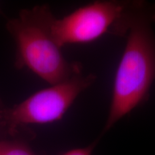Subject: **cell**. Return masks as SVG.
I'll return each mask as SVG.
<instances>
[{"label":"cell","instance_id":"cell-1","mask_svg":"<svg viewBox=\"0 0 155 155\" xmlns=\"http://www.w3.org/2000/svg\"><path fill=\"white\" fill-rule=\"evenodd\" d=\"M155 4L141 1L126 35L102 134L147 99L155 81Z\"/></svg>","mask_w":155,"mask_h":155},{"label":"cell","instance_id":"cell-2","mask_svg":"<svg viewBox=\"0 0 155 155\" xmlns=\"http://www.w3.org/2000/svg\"><path fill=\"white\" fill-rule=\"evenodd\" d=\"M53 15L48 5L23 9L9 19L7 28L16 45V65L26 68L39 78L54 85L82 73V67L64 57L50 31Z\"/></svg>","mask_w":155,"mask_h":155},{"label":"cell","instance_id":"cell-3","mask_svg":"<svg viewBox=\"0 0 155 155\" xmlns=\"http://www.w3.org/2000/svg\"><path fill=\"white\" fill-rule=\"evenodd\" d=\"M133 1H95L62 18L53 16L50 31L61 48L67 45L94 42L106 34L124 38L126 24Z\"/></svg>","mask_w":155,"mask_h":155},{"label":"cell","instance_id":"cell-4","mask_svg":"<svg viewBox=\"0 0 155 155\" xmlns=\"http://www.w3.org/2000/svg\"><path fill=\"white\" fill-rule=\"evenodd\" d=\"M96 75L81 74L38 91L10 108L3 109L1 121L10 129L29 124H47L61 120L79 95L90 88Z\"/></svg>","mask_w":155,"mask_h":155},{"label":"cell","instance_id":"cell-5","mask_svg":"<svg viewBox=\"0 0 155 155\" xmlns=\"http://www.w3.org/2000/svg\"><path fill=\"white\" fill-rule=\"evenodd\" d=\"M0 155H37L24 143L17 141H0Z\"/></svg>","mask_w":155,"mask_h":155},{"label":"cell","instance_id":"cell-6","mask_svg":"<svg viewBox=\"0 0 155 155\" xmlns=\"http://www.w3.org/2000/svg\"><path fill=\"white\" fill-rule=\"evenodd\" d=\"M98 139H96L88 146L81 147V148L73 149V150L64 153L63 155H92L93 152H94L95 147L98 144Z\"/></svg>","mask_w":155,"mask_h":155},{"label":"cell","instance_id":"cell-7","mask_svg":"<svg viewBox=\"0 0 155 155\" xmlns=\"http://www.w3.org/2000/svg\"><path fill=\"white\" fill-rule=\"evenodd\" d=\"M2 110L3 109H0V121L2 119Z\"/></svg>","mask_w":155,"mask_h":155},{"label":"cell","instance_id":"cell-8","mask_svg":"<svg viewBox=\"0 0 155 155\" xmlns=\"http://www.w3.org/2000/svg\"><path fill=\"white\" fill-rule=\"evenodd\" d=\"M0 12H1V7H0Z\"/></svg>","mask_w":155,"mask_h":155}]
</instances>
